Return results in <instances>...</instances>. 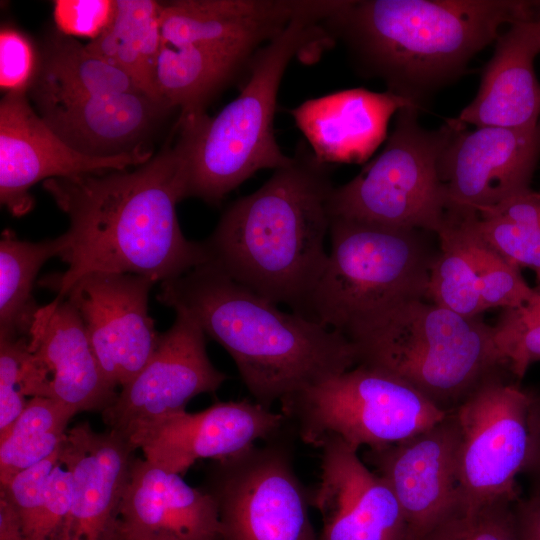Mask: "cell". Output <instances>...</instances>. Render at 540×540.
Here are the masks:
<instances>
[{"label":"cell","mask_w":540,"mask_h":540,"mask_svg":"<svg viewBox=\"0 0 540 540\" xmlns=\"http://www.w3.org/2000/svg\"><path fill=\"white\" fill-rule=\"evenodd\" d=\"M187 182L176 142L132 171L45 180L44 190L69 218L60 256L68 268L39 284L63 298L94 272L136 274L162 283L207 263L203 241L188 240L177 218Z\"/></svg>","instance_id":"obj_1"},{"label":"cell","mask_w":540,"mask_h":540,"mask_svg":"<svg viewBox=\"0 0 540 540\" xmlns=\"http://www.w3.org/2000/svg\"><path fill=\"white\" fill-rule=\"evenodd\" d=\"M331 175L332 165L300 141L289 165L226 208L203 241L205 264L311 319V298L328 257Z\"/></svg>","instance_id":"obj_2"},{"label":"cell","mask_w":540,"mask_h":540,"mask_svg":"<svg viewBox=\"0 0 540 540\" xmlns=\"http://www.w3.org/2000/svg\"><path fill=\"white\" fill-rule=\"evenodd\" d=\"M540 19V1L343 0L324 21L357 68L419 108L516 22Z\"/></svg>","instance_id":"obj_3"},{"label":"cell","mask_w":540,"mask_h":540,"mask_svg":"<svg viewBox=\"0 0 540 540\" xmlns=\"http://www.w3.org/2000/svg\"><path fill=\"white\" fill-rule=\"evenodd\" d=\"M157 299L190 316L233 359L253 401L276 402L357 365L341 332L277 304L203 264L163 281Z\"/></svg>","instance_id":"obj_4"},{"label":"cell","mask_w":540,"mask_h":540,"mask_svg":"<svg viewBox=\"0 0 540 540\" xmlns=\"http://www.w3.org/2000/svg\"><path fill=\"white\" fill-rule=\"evenodd\" d=\"M342 0H317L261 47L238 96L215 116L180 115L176 144L187 167V198L218 205L257 171L291 163L274 134L279 87L295 57L315 59L334 42L324 21Z\"/></svg>","instance_id":"obj_5"},{"label":"cell","mask_w":540,"mask_h":540,"mask_svg":"<svg viewBox=\"0 0 540 540\" xmlns=\"http://www.w3.org/2000/svg\"><path fill=\"white\" fill-rule=\"evenodd\" d=\"M344 335L354 346L357 365L399 378L447 412L484 380L508 370L493 326L426 299L400 304Z\"/></svg>","instance_id":"obj_6"},{"label":"cell","mask_w":540,"mask_h":540,"mask_svg":"<svg viewBox=\"0 0 540 540\" xmlns=\"http://www.w3.org/2000/svg\"><path fill=\"white\" fill-rule=\"evenodd\" d=\"M430 233L332 218L330 249L310 302V318L344 334L400 304L428 299L437 251Z\"/></svg>","instance_id":"obj_7"},{"label":"cell","mask_w":540,"mask_h":540,"mask_svg":"<svg viewBox=\"0 0 540 540\" xmlns=\"http://www.w3.org/2000/svg\"><path fill=\"white\" fill-rule=\"evenodd\" d=\"M418 110L400 109L383 150L353 179L334 188L331 218L435 235L440 231L449 198L439 164L460 123L448 119L439 129L427 130L418 122Z\"/></svg>","instance_id":"obj_8"},{"label":"cell","mask_w":540,"mask_h":540,"mask_svg":"<svg viewBox=\"0 0 540 540\" xmlns=\"http://www.w3.org/2000/svg\"><path fill=\"white\" fill-rule=\"evenodd\" d=\"M280 409L304 443L316 447L335 436L357 450L404 441L450 412L399 378L364 365L289 395Z\"/></svg>","instance_id":"obj_9"},{"label":"cell","mask_w":540,"mask_h":540,"mask_svg":"<svg viewBox=\"0 0 540 540\" xmlns=\"http://www.w3.org/2000/svg\"><path fill=\"white\" fill-rule=\"evenodd\" d=\"M202 488L217 505L218 540H318L310 493L282 442L215 461Z\"/></svg>","instance_id":"obj_10"},{"label":"cell","mask_w":540,"mask_h":540,"mask_svg":"<svg viewBox=\"0 0 540 540\" xmlns=\"http://www.w3.org/2000/svg\"><path fill=\"white\" fill-rule=\"evenodd\" d=\"M508 370L477 386L455 409L460 430L461 507L472 508L519 493L529 445V391Z\"/></svg>","instance_id":"obj_11"},{"label":"cell","mask_w":540,"mask_h":540,"mask_svg":"<svg viewBox=\"0 0 540 540\" xmlns=\"http://www.w3.org/2000/svg\"><path fill=\"white\" fill-rule=\"evenodd\" d=\"M205 336L190 316L176 312L147 364L101 413L107 428L127 438L144 424L185 410L194 397L216 392L228 376L210 361Z\"/></svg>","instance_id":"obj_12"},{"label":"cell","mask_w":540,"mask_h":540,"mask_svg":"<svg viewBox=\"0 0 540 540\" xmlns=\"http://www.w3.org/2000/svg\"><path fill=\"white\" fill-rule=\"evenodd\" d=\"M19 383L26 398H52L76 414L102 413L119 392L102 371L79 313L57 297L35 315Z\"/></svg>","instance_id":"obj_13"},{"label":"cell","mask_w":540,"mask_h":540,"mask_svg":"<svg viewBox=\"0 0 540 540\" xmlns=\"http://www.w3.org/2000/svg\"><path fill=\"white\" fill-rule=\"evenodd\" d=\"M460 430L454 410L424 431L368 449L365 458L393 491L404 516L406 540H420L461 508Z\"/></svg>","instance_id":"obj_14"},{"label":"cell","mask_w":540,"mask_h":540,"mask_svg":"<svg viewBox=\"0 0 540 540\" xmlns=\"http://www.w3.org/2000/svg\"><path fill=\"white\" fill-rule=\"evenodd\" d=\"M154 283L136 274L94 272L63 297L79 313L97 361L116 388L143 369L157 346L160 333L148 312Z\"/></svg>","instance_id":"obj_15"},{"label":"cell","mask_w":540,"mask_h":540,"mask_svg":"<svg viewBox=\"0 0 540 540\" xmlns=\"http://www.w3.org/2000/svg\"><path fill=\"white\" fill-rule=\"evenodd\" d=\"M539 159L540 122L533 128L472 130L460 123L439 164L449 209L481 214L530 190Z\"/></svg>","instance_id":"obj_16"},{"label":"cell","mask_w":540,"mask_h":540,"mask_svg":"<svg viewBox=\"0 0 540 540\" xmlns=\"http://www.w3.org/2000/svg\"><path fill=\"white\" fill-rule=\"evenodd\" d=\"M152 156L148 149L110 158L84 156L46 125L27 93H6L0 101V201L13 216L32 210L29 191L39 181L126 170Z\"/></svg>","instance_id":"obj_17"},{"label":"cell","mask_w":540,"mask_h":540,"mask_svg":"<svg viewBox=\"0 0 540 540\" xmlns=\"http://www.w3.org/2000/svg\"><path fill=\"white\" fill-rule=\"evenodd\" d=\"M286 423L284 415L255 401L217 402L195 413L181 410L135 429L127 439L144 459L183 475L200 459L224 460L260 439H272Z\"/></svg>","instance_id":"obj_18"},{"label":"cell","mask_w":540,"mask_h":540,"mask_svg":"<svg viewBox=\"0 0 540 540\" xmlns=\"http://www.w3.org/2000/svg\"><path fill=\"white\" fill-rule=\"evenodd\" d=\"M316 447L320 480L310 501L322 516L318 540H406L404 516L393 491L358 450L335 436Z\"/></svg>","instance_id":"obj_19"},{"label":"cell","mask_w":540,"mask_h":540,"mask_svg":"<svg viewBox=\"0 0 540 540\" xmlns=\"http://www.w3.org/2000/svg\"><path fill=\"white\" fill-rule=\"evenodd\" d=\"M27 94L41 119L64 143L94 158L148 149L144 141L170 111L142 91L97 95L30 89Z\"/></svg>","instance_id":"obj_20"},{"label":"cell","mask_w":540,"mask_h":540,"mask_svg":"<svg viewBox=\"0 0 540 540\" xmlns=\"http://www.w3.org/2000/svg\"><path fill=\"white\" fill-rule=\"evenodd\" d=\"M136 447L121 434L81 422L69 430L59 460L71 474L72 499L62 540H108L114 530Z\"/></svg>","instance_id":"obj_21"},{"label":"cell","mask_w":540,"mask_h":540,"mask_svg":"<svg viewBox=\"0 0 540 540\" xmlns=\"http://www.w3.org/2000/svg\"><path fill=\"white\" fill-rule=\"evenodd\" d=\"M317 0H176L162 2V43L195 45L251 61Z\"/></svg>","instance_id":"obj_22"},{"label":"cell","mask_w":540,"mask_h":540,"mask_svg":"<svg viewBox=\"0 0 540 540\" xmlns=\"http://www.w3.org/2000/svg\"><path fill=\"white\" fill-rule=\"evenodd\" d=\"M115 526L142 540H218L214 498L182 476L136 457Z\"/></svg>","instance_id":"obj_23"},{"label":"cell","mask_w":540,"mask_h":540,"mask_svg":"<svg viewBox=\"0 0 540 540\" xmlns=\"http://www.w3.org/2000/svg\"><path fill=\"white\" fill-rule=\"evenodd\" d=\"M408 106L419 108L388 90L353 88L308 99L290 114L319 161L362 164L386 139L391 117Z\"/></svg>","instance_id":"obj_24"},{"label":"cell","mask_w":540,"mask_h":540,"mask_svg":"<svg viewBox=\"0 0 540 540\" xmlns=\"http://www.w3.org/2000/svg\"><path fill=\"white\" fill-rule=\"evenodd\" d=\"M536 20L508 26L495 41L474 99L456 121L475 127L533 128L540 122V82L534 62L540 53Z\"/></svg>","instance_id":"obj_25"},{"label":"cell","mask_w":540,"mask_h":540,"mask_svg":"<svg viewBox=\"0 0 540 540\" xmlns=\"http://www.w3.org/2000/svg\"><path fill=\"white\" fill-rule=\"evenodd\" d=\"M161 12L162 2L115 0L110 23L86 44L89 51L126 73L158 101L155 73L162 41Z\"/></svg>","instance_id":"obj_26"},{"label":"cell","mask_w":540,"mask_h":540,"mask_svg":"<svg viewBox=\"0 0 540 540\" xmlns=\"http://www.w3.org/2000/svg\"><path fill=\"white\" fill-rule=\"evenodd\" d=\"M38 50V71L29 90L97 95L144 92L126 73L56 27Z\"/></svg>","instance_id":"obj_27"},{"label":"cell","mask_w":540,"mask_h":540,"mask_svg":"<svg viewBox=\"0 0 540 540\" xmlns=\"http://www.w3.org/2000/svg\"><path fill=\"white\" fill-rule=\"evenodd\" d=\"M66 248L64 234L55 239L30 242L20 240L5 229L0 239V337L29 336L40 308L32 290L42 265L61 256Z\"/></svg>","instance_id":"obj_28"},{"label":"cell","mask_w":540,"mask_h":540,"mask_svg":"<svg viewBox=\"0 0 540 540\" xmlns=\"http://www.w3.org/2000/svg\"><path fill=\"white\" fill-rule=\"evenodd\" d=\"M75 414L55 399L30 398L23 412L0 437V485L50 457L60 447Z\"/></svg>","instance_id":"obj_29"},{"label":"cell","mask_w":540,"mask_h":540,"mask_svg":"<svg viewBox=\"0 0 540 540\" xmlns=\"http://www.w3.org/2000/svg\"><path fill=\"white\" fill-rule=\"evenodd\" d=\"M447 216L471 258L486 310L516 308L532 299L536 288L526 283L520 268L506 260L478 232L477 213L449 209Z\"/></svg>","instance_id":"obj_30"},{"label":"cell","mask_w":540,"mask_h":540,"mask_svg":"<svg viewBox=\"0 0 540 540\" xmlns=\"http://www.w3.org/2000/svg\"><path fill=\"white\" fill-rule=\"evenodd\" d=\"M436 236L439 249L429 272L428 300L459 315L479 317L486 309L474 266L447 215Z\"/></svg>","instance_id":"obj_31"},{"label":"cell","mask_w":540,"mask_h":540,"mask_svg":"<svg viewBox=\"0 0 540 540\" xmlns=\"http://www.w3.org/2000/svg\"><path fill=\"white\" fill-rule=\"evenodd\" d=\"M493 328L496 346L507 369L520 381L530 365L540 361V288L522 306L503 309Z\"/></svg>","instance_id":"obj_32"},{"label":"cell","mask_w":540,"mask_h":540,"mask_svg":"<svg viewBox=\"0 0 540 540\" xmlns=\"http://www.w3.org/2000/svg\"><path fill=\"white\" fill-rule=\"evenodd\" d=\"M516 500L501 498L477 507L460 508L420 540H519Z\"/></svg>","instance_id":"obj_33"},{"label":"cell","mask_w":540,"mask_h":540,"mask_svg":"<svg viewBox=\"0 0 540 540\" xmlns=\"http://www.w3.org/2000/svg\"><path fill=\"white\" fill-rule=\"evenodd\" d=\"M475 225L483 239L506 260L519 268L532 269L540 288L539 223L477 215Z\"/></svg>","instance_id":"obj_34"},{"label":"cell","mask_w":540,"mask_h":540,"mask_svg":"<svg viewBox=\"0 0 540 540\" xmlns=\"http://www.w3.org/2000/svg\"><path fill=\"white\" fill-rule=\"evenodd\" d=\"M59 453L60 447L50 457L19 472L7 484L0 485V491L6 495L18 516L24 540L35 538L48 478Z\"/></svg>","instance_id":"obj_35"},{"label":"cell","mask_w":540,"mask_h":540,"mask_svg":"<svg viewBox=\"0 0 540 540\" xmlns=\"http://www.w3.org/2000/svg\"><path fill=\"white\" fill-rule=\"evenodd\" d=\"M39 65V50L19 29L0 30V87L6 93H28Z\"/></svg>","instance_id":"obj_36"},{"label":"cell","mask_w":540,"mask_h":540,"mask_svg":"<svg viewBox=\"0 0 540 540\" xmlns=\"http://www.w3.org/2000/svg\"><path fill=\"white\" fill-rule=\"evenodd\" d=\"M27 349V337H0V437L8 431L29 401L19 384L21 364Z\"/></svg>","instance_id":"obj_37"},{"label":"cell","mask_w":540,"mask_h":540,"mask_svg":"<svg viewBox=\"0 0 540 540\" xmlns=\"http://www.w3.org/2000/svg\"><path fill=\"white\" fill-rule=\"evenodd\" d=\"M114 1L107 0H58L53 4L56 28L76 37L96 38L110 23Z\"/></svg>","instance_id":"obj_38"},{"label":"cell","mask_w":540,"mask_h":540,"mask_svg":"<svg viewBox=\"0 0 540 540\" xmlns=\"http://www.w3.org/2000/svg\"><path fill=\"white\" fill-rule=\"evenodd\" d=\"M514 513L519 540H540V484H533L526 496L518 497Z\"/></svg>","instance_id":"obj_39"},{"label":"cell","mask_w":540,"mask_h":540,"mask_svg":"<svg viewBox=\"0 0 540 540\" xmlns=\"http://www.w3.org/2000/svg\"><path fill=\"white\" fill-rule=\"evenodd\" d=\"M529 445L527 459L522 473L532 484H540V392L529 391Z\"/></svg>","instance_id":"obj_40"},{"label":"cell","mask_w":540,"mask_h":540,"mask_svg":"<svg viewBox=\"0 0 540 540\" xmlns=\"http://www.w3.org/2000/svg\"><path fill=\"white\" fill-rule=\"evenodd\" d=\"M108 540H142L126 534L114 526V530Z\"/></svg>","instance_id":"obj_41"},{"label":"cell","mask_w":540,"mask_h":540,"mask_svg":"<svg viewBox=\"0 0 540 540\" xmlns=\"http://www.w3.org/2000/svg\"><path fill=\"white\" fill-rule=\"evenodd\" d=\"M536 26H537V32H538L539 43H540V19H538V20L536 21Z\"/></svg>","instance_id":"obj_42"}]
</instances>
